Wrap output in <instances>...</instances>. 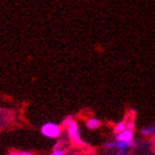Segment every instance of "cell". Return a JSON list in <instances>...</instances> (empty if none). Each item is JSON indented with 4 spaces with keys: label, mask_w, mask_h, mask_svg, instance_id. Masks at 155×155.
<instances>
[{
    "label": "cell",
    "mask_w": 155,
    "mask_h": 155,
    "mask_svg": "<svg viewBox=\"0 0 155 155\" xmlns=\"http://www.w3.org/2000/svg\"><path fill=\"white\" fill-rule=\"evenodd\" d=\"M50 155H65V151L63 149H54Z\"/></svg>",
    "instance_id": "obj_8"
},
{
    "label": "cell",
    "mask_w": 155,
    "mask_h": 155,
    "mask_svg": "<svg viewBox=\"0 0 155 155\" xmlns=\"http://www.w3.org/2000/svg\"><path fill=\"white\" fill-rule=\"evenodd\" d=\"M61 126L54 122H45L40 127V133L47 139H58L61 135Z\"/></svg>",
    "instance_id": "obj_2"
},
{
    "label": "cell",
    "mask_w": 155,
    "mask_h": 155,
    "mask_svg": "<svg viewBox=\"0 0 155 155\" xmlns=\"http://www.w3.org/2000/svg\"><path fill=\"white\" fill-rule=\"evenodd\" d=\"M8 155H33V154L30 152H23V151H13V152H10Z\"/></svg>",
    "instance_id": "obj_9"
},
{
    "label": "cell",
    "mask_w": 155,
    "mask_h": 155,
    "mask_svg": "<svg viewBox=\"0 0 155 155\" xmlns=\"http://www.w3.org/2000/svg\"><path fill=\"white\" fill-rule=\"evenodd\" d=\"M141 133L144 136H155V124L151 126H145L141 129Z\"/></svg>",
    "instance_id": "obj_6"
},
{
    "label": "cell",
    "mask_w": 155,
    "mask_h": 155,
    "mask_svg": "<svg viewBox=\"0 0 155 155\" xmlns=\"http://www.w3.org/2000/svg\"><path fill=\"white\" fill-rule=\"evenodd\" d=\"M61 144H62L61 141H58V142L53 145V149H61Z\"/></svg>",
    "instance_id": "obj_11"
},
{
    "label": "cell",
    "mask_w": 155,
    "mask_h": 155,
    "mask_svg": "<svg viewBox=\"0 0 155 155\" xmlns=\"http://www.w3.org/2000/svg\"><path fill=\"white\" fill-rule=\"evenodd\" d=\"M65 155H78V154H74V153H70V154H65Z\"/></svg>",
    "instance_id": "obj_13"
},
{
    "label": "cell",
    "mask_w": 155,
    "mask_h": 155,
    "mask_svg": "<svg viewBox=\"0 0 155 155\" xmlns=\"http://www.w3.org/2000/svg\"><path fill=\"white\" fill-rule=\"evenodd\" d=\"M134 145V141L130 140V141H114V147L117 151H127Z\"/></svg>",
    "instance_id": "obj_4"
},
{
    "label": "cell",
    "mask_w": 155,
    "mask_h": 155,
    "mask_svg": "<svg viewBox=\"0 0 155 155\" xmlns=\"http://www.w3.org/2000/svg\"><path fill=\"white\" fill-rule=\"evenodd\" d=\"M126 126H127V124H126L125 121H121V122L116 123L115 126H114V132H115V134H116V133L121 132V131H123Z\"/></svg>",
    "instance_id": "obj_7"
},
{
    "label": "cell",
    "mask_w": 155,
    "mask_h": 155,
    "mask_svg": "<svg viewBox=\"0 0 155 155\" xmlns=\"http://www.w3.org/2000/svg\"><path fill=\"white\" fill-rule=\"evenodd\" d=\"M133 136H134V130L126 126L123 131L116 133L115 141H130V140H133Z\"/></svg>",
    "instance_id": "obj_3"
},
{
    "label": "cell",
    "mask_w": 155,
    "mask_h": 155,
    "mask_svg": "<svg viewBox=\"0 0 155 155\" xmlns=\"http://www.w3.org/2000/svg\"><path fill=\"white\" fill-rule=\"evenodd\" d=\"M104 147L107 150H111L114 147V142L113 141H107V142L104 143Z\"/></svg>",
    "instance_id": "obj_10"
},
{
    "label": "cell",
    "mask_w": 155,
    "mask_h": 155,
    "mask_svg": "<svg viewBox=\"0 0 155 155\" xmlns=\"http://www.w3.org/2000/svg\"><path fill=\"white\" fill-rule=\"evenodd\" d=\"M62 124H63V126L67 130L71 142L75 146H79V147L85 146V142L81 139V133H80V129H79V125H78V122L73 119V116L71 115L65 116L64 119H63V121H62Z\"/></svg>",
    "instance_id": "obj_1"
},
{
    "label": "cell",
    "mask_w": 155,
    "mask_h": 155,
    "mask_svg": "<svg viewBox=\"0 0 155 155\" xmlns=\"http://www.w3.org/2000/svg\"><path fill=\"white\" fill-rule=\"evenodd\" d=\"M101 121L97 117H90V119L87 120V122H85V126H87V129L91 130V131H93V130H97L99 129L101 126Z\"/></svg>",
    "instance_id": "obj_5"
},
{
    "label": "cell",
    "mask_w": 155,
    "mask_h": 155,
    "mask_svg": "<svg viewBox=\"0 0 155 155\" xmlns=\"http://www.w3.org/2000/svg\"><path fill=\"white\" fill-rule=\"evenodd\" d=\"M114 155H127V151H117Z\"/></svg>",
    "instance_id": "obj_12"
}]
</instances>
